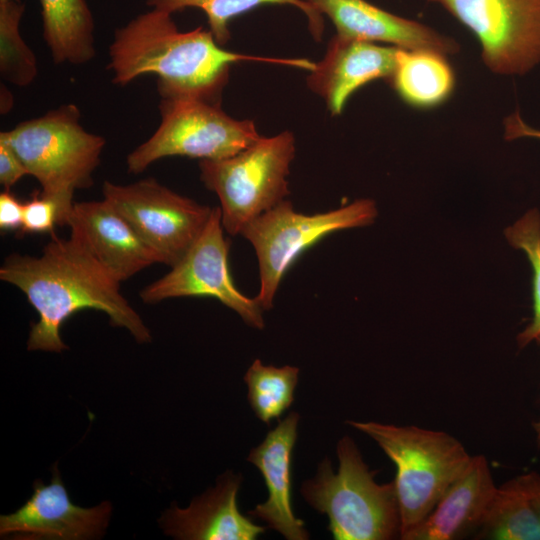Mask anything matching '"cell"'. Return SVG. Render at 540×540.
<instances>
[{
	"mask_svg": "<svg viewBox=\"0 0 540 540\" xmlns=\"http://www.w3.org/2000/svg\"><path fill=\"white\" fill-rule=\"evenodd\" d=\"M1 94L4 95V99L1 98V113L3 114L7 113L11 109L13 104V98L6 87H4V91L3 89H1Z\"/></svg>",
	"mask_w": 540,
	"mask_h": 540,
	"instance_id": "obj_31",
	"label": "cell"
},
{
	"mask_svg": "<svg viewBox=\"0 0 540 540\" xmlns=\"http://www.w3.org/2000/svg\"><path fill=\"white\" fill-rule=\"evenodd\" d=\"M347 423L372 438L396 466L393 481L403 540L430 514L472 456L457 438L443 431L372 421Z\"/></svg>",
	"mask_w": 540,
	"mask_h": 540,
	"instance_id": "obj_3",
	"label": "cell"
},
{
	"mask_svg": "<svg viewBox=\"0 0 540 540\" xmlns=\"http://www.w3.org/2000/svg\"><path fill=\"white\" fill-rule=\"evenodd\" d=\"M325 15L336 34L402 49H428L447 56L459 52V43L419 21L382 9L367 0H304Z\"/></svg>",
	"mask_w": 540,
	"mask_h": 540,
	"instance_id": "obj_14",
	"label": "cell"
},
{
	"mask_svg": "<svg viewBox=\"0 0 540 540\" xmlns=\"http://www.w3.org/2000/svg\"><path fill=\"white\" fill-rule=\"evenodd\" d=\"M146 4L171 15L189 7L200 9L207 17L210 32L221 46L231 38L229 25L235 17L268 4L298 8L306 16L315 40L320 41L324 32L323 15L304 0H146Z\"/></svg>",
	"mask_w": 540,
	"mask_h": 540,
	"instance_id": "obj_22",
	"label": "cell"
},
{
	"mask_svg": "<svg viewBox=\"0 0 540 540\" xmlns=\"http://www.w3.org/2000/svg\"><path fill=\"white\" fill-rule=\"evenodd\" d=\"M447 57L434 50L398 48L388 81L410 107L436 108L452 96L456 86V75Z\"/></svg>",
	"mask_w": 540,
	"mask_h": 540,
	"instance_id": "obj_19",
	"label": "cell"
},
{
	"mask_svg": "<svg viewBox=\"0 0 540 540\" xmlns=\"http://www.w3.org/2000/svg\"><path fill=\"white\" fill-rule=\"evenodd\" d=\"M24 10L21 1L0 3V73L21 87L30 85L38 74L36 57L20 34Z\"/></svg>",
	"mask_w": 540,
	"mask_h": 540,
	"instance_id": "obj_24",
	"label": "cell"
},
{
	"mask_svg": "<svg viewBox=\"0 0 540 540\" xmlns=\"http://www.w3.org/2000/svg\"><path fill=\"white\" fill-rule=\"evenodd\" d=\"M111 512L108 501L91 508L74 504L55 465L49 484L36 480L25 504L0 516V536L21 540L95 539L104 534Z\"/></svg>",
	"mask_w": 540,
	"mask_h": 540,
	"instance_id": "obj_12",
	"label": "cell"
},
{
	"mask_svg": "<svg viewBox=\"0 0 540 540\" xmlns=\"http://www.w3.org/2000/svg\"><path fill=\"white\" fill-rule=\"evenodd\" d=\"M376 216V204L367 198L312 215L297 212L285 199L252 220L240 235L257 256L260 288L254 298L260 307L264 311L273 307L281 280L305 250L331 233L367 226Z\"/></svg>",
	"mask_w": 540,
	"mask_h": 540,
	"instance_id": "obj_7",
	"label": "cell"
},
{
	"mask_svg": "<svg viewBox=\"0 0 540 540\" xmlns=\"http://www.w3.org/2000/svg\"><path fill=\"white\" fill-rule=\"evenodd\" d=\"M24 203L5 190L0 194V228L2 231H19L23 224Z\"/></svg>",
	"mask_w": 540,
	"mask_h": 540,
	"instance_id": "obj_28",
	"label": "cell"
},
{
	"mask_svg": "<svg viewBox=\"0 0 540 540\" xmlns=\"http://www.w3.org/2000/svg\"><path fill=\"white\" fill-rule=\"evenodd\" d=\"M0 279L19 288L39 315L29 332V351L68 349L61 327L84 309L104 312L111 325L127 329L138 343L151 341L150 330L120 293L121 282L72 238L53 234L37 257L10 254L0 268Z\"/></svg>",
	"mask_w": 540,
	"mask_h": 540,
	"instance_id": "obj_1",
	"label": "cell"
},
{
	"mask_svg": "<svg viewBox=\"0 0 540 540\" xmlns=\"http://www.w3.org/2000/svg\"><path fill=\"white\" fill-rule=\"evenodd\" d=\"M241 476L226 472L214 488L195 498L187 508L172 504L159 519L164 533L181 540H253L264 533L238 509Z\"/></svg>",
	"mask_w": 540,
	"mask_h": 540,
	"instance_id": "obj_16",
	"label": "cell"
},
{
	"mask_svg": "<svg viewBox=\"0 0 540 540\" xmlns=\"http://www.w3.org/2000/svg\"><path fill=\"white\" fill-rule=\"evenodd\" d=\"M530 500L540 518V474L532 471L520 475Z\"/></svg>",
	"mask_w": 540,
	"mask_h": 540,
	"instance_id": "obj_30",
	"label": "cell"
},
{
	"mask_svg": "<svg viewBox=\"0 0 540 540\" xmlns=\"http://www.w3.org/2000/svg\"><path fill=\"white\" fill-rule=\"evenodd\" d=\"M299 419L298 413H289L247 457L259 469L268 490L267 500L248 515L262 520L288 540L309 538L304 522L295 517L291 504V462Z\"/></svg>",
	"mask_w": 540,
	"mask_h": 540,
	"instance_id": "obj_17",
	"label": "cell"
},
{
	"mask_svg": "<svg viewBox=\"0 0 540 540\" xmlns=\"http://www.w3.org/2000/svg\"><path fill=\"white\" fill-rule=\"evenodd\" d=\"M28 172L15 152L5 143L0 142V183L5 190H10Z\"/></svg>",
	"mask_w": 540,
	"mask_h": 540,
	"instance_id": "obj_27",
	"label": "cell"
},
{
	"mask_svg": "<svg viewBox=\"0 0 540 540\" xmlns=\"http://www.w3.org/2000/svg\"><path fill=\"white\" fill-rule=\"evenodd\" d=\"M103 199L132 227L157 263L174 266L204 230L213 207L177 194L152 178L128 185L105 181Z\"/></svg>",
	"mask_w": 540,
	"mask_h": 540,
	"instance_id": "obj_9",
	"label": "cell"
},
{
	"mask_svg": "<svg viewBox=\"0 0 540 540\" xmlns=\"http://www.w3.org/2000/svg\"><path fill=\"white\" fill-rule=\"evenodd\" d=\"M538 342V344L540 345V337L536 340ZM533 426V429L535 431V435H536V443H537V447L540 448V420L534 422L532 424Z\"/></svg>",
	"mask_w": 540,
	"mask_h": 540,
	"instance_id": "obj_32",
	"label": "cell"
},
{
	"mask_svg": "<svg viewBox=\"0 0 540 540\" xmlns=\"http://www.w3.org/2000/svg\"><path fill=\"white\" fill-rule=\"evenodd\" d=\"M113 83L127 85L147 73L157 76L160 97H187L221 104L230 68L243 61L311 70L308 59L268 58L235 53L217 43L210 30L179 31L172 15L152 9L115 30L109 46Z\"/></svg>",
	"mask_w": 540,
	"mask_h": 540,
	"instance_id": "obj_2",
	"label": "cell"
},
{
	"mask_svg": "<svg viewBox=\"0 0 540 540\" xmlns=\"http://www.w3.org/2000/svg\"><path fill=\"white\" fill-rule=\"evenodd\" d=\"M426 1L473 34L491 72L523 76L540 64V0Z\"/></svg>",
	"mask_w": 540,
	"mask_h": 540,
	"instance_id": "obj_10",
	"label": "cell"
},
{
	"mask_svg": "<svg viewBox=\"0 0 540 540\" xmlns=\"http://www.w3.org/2000/svg\"><path fill=\"white\" fill-rule=\"evenodd\" d=\"M43 38L56 64L81 65L95 56L94 18L85 0H39Z\"/></svg>",
	"mask_w": 540,
	"mask_h": 540,
	"instance_id": "obj_20",
	"label": "cell"
},
{
	"mask_svg": "<svg viewBox=\"0 0 540 540\" xmlns=\"http://www.w3.org/2000/svg\"><path fill=\"white\" fill-rule=\"evenodd\" d=\"M295 151L294 134L282 131L271 137L261 136L231 157L200 160L201 181L218 196L227 233L241 234L252 220L286 199Z\"/></svg>",
	"mask_w": 540,
	"mask_h": 540,
	"instance_id": "obj_6",
	"label": "cell"
},
{
	"mask_svg": "<svg viewBox=\"0 0 540 540\" xmlns=\"http://www.w3.org/2000/svg\"><path fill=\"white\" fill-rule=\"evenodd\" d=\"M220 207L186 254L160 279L141 290L144 303L176 297H212L240 315L249 326L263 329L264 310L255 298L238 290L230 274V240L224 236Z\"/></svg>",
	"mask_w": 540,
	"mask_h": 540,
	"instance_id": "obj_11",
	"label": "cell"
},
{
	"mask_svg": "<svg viewBox=\"0 0 540 540\" xmlns=\"http://www.w3.org/2000/svg\"><path fill=\"white\" fill-rule=\"evenodd\" d=\"M398 47L335 34L324 57L309 71L308 88L319 95L333 116L342 114L351 96L368 83L391 77Z\"/></svg>",
	"mask_w": 540,
	"mask_h": 540,
	"instance_id": "obj_13",
	"label": "cell"
},
{
	"mask_svg": "<svg viewBox=\"0 0 540 540\" xmlns=\"http://www.w3.org/2000/svg\"><path fill=\"white\" fill-rule=\"evenodd\" d=\"M67 225L70 238L119 282L157 263L153 252L104 199L74 203Z\"/></svg>",
	"mask_w": 540,
	"mask_h": 540,
	"instance_id": "obj_15",
	"label": "cell"
},
{
	"mask_svg": "<svg viewBox=\"0 0 540 540\" xmlns=\"http://www.w3.org/2000/svg\"><path fill=\"white\" fill-rule=\"evenodd\" d=\"M299 368L264 365L259 359L248 368L244 381L248 386V401L262 422L270 425L279 418L294 401Z\"/></svg>",
	"mask_w": 540,
	"mask_h": 540,
	"instance_id": "obj_23",
	"label": "cell"
},
{
	"mask_svg": "<svg viewBox=\"0 0 540 540\" xmlns=\"http://www.w3.org/2000/svg\"><path fill=\"white\" fill-rule=\"evenodd\" d=\"M505 236L512 247L525 253L532 268L533 316L517 337L524 347L540 337V212L529 210L505 230Z\"/></svg>",
	"mask_w": 540,
	"mask_h": 540,
	"instance_id": "obj_25",
	"label": "cell"
},
{
	"mask_svg": "<svg viewBox=\"0 0 540 540\" xmlns=\"http://www.w3.org/2000/svg\"><path fill=\"white\" fill-rule=\"evenodd\" d=\"M12 1H20V0H0V3H7Z\"/></svg>",
	"mask_w": 540,
	"mask_h": 540,
	"instance_id": "obj_33",
	"label": "cell"
},
{
	"mask_svg": "<svg viewBox=\"0 0 540 540\" xmlns=\"http://www.w3.org/2000/svg\"><path fill=\"white\" fill-rule=\"evenodd\" d=\"M339 466L333 473L326 457L314 478L300 489L315 510L329 518L336 540H389L400 537V511L394 481L378 484L349 436L337 445Z\"/></svg>",
	"mask_w": 540,
	"mask_h": 540,
	"instance_id": "obj_4",
	"label": "cell"
},
{
	"mask_svg": "<svg viewBox=\"0 0 540 540\" xmlns=\"http://www.w3.org/2000/svg\"><path fill=\"white\" fill-rule=\"evenodd\" d=\"M45 194L73 195L93 184L105 139L80 124L76 105L66 104L0 133Z\"/></svg>",
	"mask_w": 540,
	"mask_h": 540,
	"instance_id": "obj_5",
	"label": "cell"
},
{
	"mask_svg": "<svg viewBox=\"0 0 540 540\" xmlns=\"http://www.w3.org/2000/svg\"><path fill=\"white\" fill-rule=\"evenodd\" d=\"M496 489L486 457L472 456L430 514L403 540H455L478 531Z\"/></svg>",
	"mask_w": 540,
	"mask_h": 540,
	"instance_id": "obj_18",
	"label": "cell"
},
{
	"mask_svg": "<svg viewBox=\"0 0 540 540\" xmlns=\"http://www.w3.org/2000/svg\"><path fill=\"white\" fill-rule=\"evenodd\" d=\"M73 204V195L36 191L32 198L24 203L23 224L19 234H54L56 225H67Z\"/></svg>",
	"mask_w": 540,
	"mask_h": 540,
	"instance_id": "obj_26",
	"label": "cell"
},
{
	"mask_svg": "<svg viewBox=\"0 0 540 540\" xmlns=\"http://www.w3.org/2000/svg\"><path fill=\"white\" fill-rule=\"evenodd\" d=\"M161 122L154 134L127 156L129 173L139 174L169 156L200 160L231 157L261 135L251 120L226 114L221 104L187 97H161Z\"/></svg>",
	"mask_w": 540,
	"mask_h": 540,
	"instance_id": "obj_8",
	"label": "cell"
},
{
	"mask_svg": "<svg viewBox=\"0 0 540 540\" xmlns=\"http://www.w3.org/2000/svg\"><path fill=\"white\" fill-rule=\"evenodd\" d=\"M477 539L540 540V518L520 476L497 487Z\"/></svg>",
	"mask_w": 540,
	"mask_h": 540,
	"instance_id": "obj_21",
	"label": "cell"
},
{
	"mask_svg": "<svg viewBox=\"0 0 540 540\" xmlns=\"http://www.w3.org/2000/svg\"><path fill=\"white\" fill-rule=\"evenodd\" d=\"M504 138L516 140L520 138H534L540 140V129L527 124L521 114L515 111L504 119Z\"/></svg>",
	"mask_w": 540,
	"mask_h": 540,
	"instance_id": "obj_29",
	"label": "cell"
}]
</instances>
